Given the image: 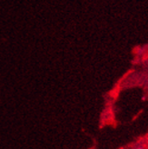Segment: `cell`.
I'll return each mask as SVG.
<instances>
[{
  "label": "cell",
  "mask_w": 148,
  "mask_h": 149,
  "mask_svg": "<svg viewBox=\"0 0 148 149\" xmlns=\"http://www.w3.org/2000/svg\"><path fill=\"white\" fill-rule=\"evenodd\" d=\"M135 149H143L142 147H137V148H135Z\"/></svg>",
  "instance_id": "obj_1"
}]
</instances>
